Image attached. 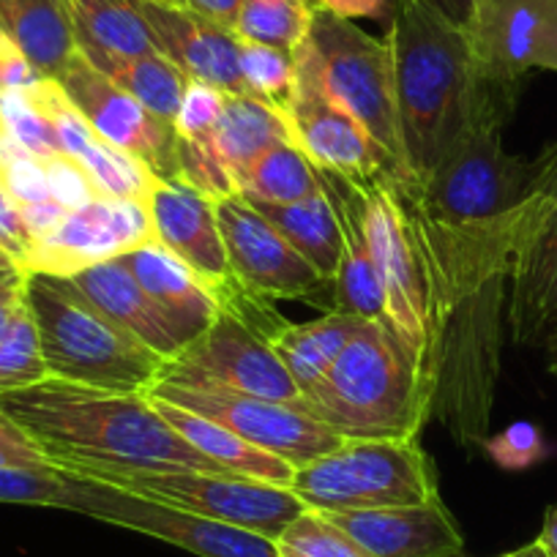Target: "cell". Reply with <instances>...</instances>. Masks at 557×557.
Instances as JSON below:
<instances>
[{
    "label": "cell",
    "mask_w": 557,
    "mask_h": 557,
    "mask_svg": "<svg viewBox=\"0 0 557 557\" xmlns=\"http://www.w3.org/2000/svg\"><path fill=\"white\" fill-rule=\"evenodd\" d=\"M394 181L424 271V380L432 418L459 446H481L490 437L511 268L528 224L530 191L500 216L454 224L426 211L416 181Z\"/></svg>",
    "instance_id": "cell-1"
},
{
    "label": "cell",
    "mask_w": 557,
    "mask_h": 557,
    "mask_svg": "<svg viewBox=\"0 0 557 557\" xmlns=\"http://www.w3.org/2000/svg\"><path fill=\"white\" fill-rule=\"evenodd\" d=\"M0 407L45 451L50 465L77 479L137 473H219L213 459L186 443L143 391H104L47 377L0 396Z\"/></svg>",
    "instance_id": "cell-2"
},
{
    "label": "cell",
    "mask_w": 557,
    "mask_h": 557,
    "mask_svg": "<svg viewBox=\"0 0 557 557\" xmlns=\"http://www.w3.org/2000/svg\"><path fill=\"white\" fill-rule=\"evenodd\" d=\"M385 45L405 162L412 181L424 184L468 126L486 85L475 74L468 34L421 0H394Z\"/></svg>",
    "instance_id": "cell-3"
},
{
    "label": "cell",
    "mask_w": 557,
    "mask_h": 557,
    "mask_svg": "<svg viewBox=\"0 0 557 557\" xmlns=\"http://www.w3.org/2000/svg\"><path fill=\"white\" fill-rule=\"evenodd\" d=\"M298 405L345 441L418 437L432 421L430 388L416 356L377 320L361 325Z\"/></svg>",
    "instance_id": "cell-4"
},
{
    "label": "cell",
    "mask_w": 557,
    "mask_h": 557,
    "mask_svg": "<svg viewBox=\"0 0 557 557\" xmlns=\"http://www.w3.org/2000/svg\"><path fill=\"white\" fill-rule=\"evenodd\" d=\"M25 304L50 377L123 394H148L159 383L168 361L101 314L69 278L28 273Z\"/></svg>",
    "instance_id": "cell-5"
},
{
    "label": "cell",
    "mask_w": 557,
    "mask_h": 557,
    "mask_svg": "<svg viewBox=\"0 0 557 557\" xmlns=\"http://www.w3.org/2000/svg\"><path fill=\"white\" fill-rule=\"evenodd\" d=\"M517 94L486 85L468 126L457 134L418 195L443 222H484L511 211L528 197L533 162L503 148V123Z\"/></svg>",
    "instance_id": "cell-6"
},
{
    "label": "cell",
    "mask_w": 557,
    "mask_h": 557,
    "mask_svg": "<svg viewBox=\"0 0 557 557\" xmlns=\"http://www.w3.org/2000/svg\"><path fill=\"white\" fill-rule=\"evenodd\" d=\"M293 55H301L325 94L367 128L388 159L391 175L412 181L401 148L394 63L385 39H374L352 20L314 7L307 39Z\"/></svg>",
    "instance_id": "cell-7"
},
{
    "label": "cell",
    "mask_w": 557,
    "mask_h": 557,
    "mask_svg": "<svg viewBox=\"0 0 557 557\" xmlns=\"http://www.w3.org/2000/svg\"><path fill=\"white\" fill-rule=\"evenodd\" d=\"M290 490L314 511L421 506L441 497L435 465L418 437H350L304 465Z\"/></svg>",
    "instance_id": "cell-8"
},
{
    "label": "cell",
    "mask_w": 557,
    "mask_h": 557,
    "mask_svg": "<svg viewBox=\"0 0 557 557\" xmlns=\"http://www.w3.org/2000/svg\"><path fill=\"white\" fill-rule=\"evenodd\" d=\"M148 396L216 421L251 446L285 459L296 470L325 457L345 441L323 421L309 416L298 401L293 405V401L262 399V396L240 394V391L219 388V385L173 383H157L148 388Z\"/></svg>",
    "instance_id": "cell-9"
},
{
    "label": "cell",
    "mask_w": 557,
    "mask_h": 557,
    "mask_svg": "<svg viewBox=\"0 0 557 557\" xmlns=\"http://www.w3.org/2000/svg\"><path fill=\"white\" fill-rule=\"evenodd\" d=\"M101 484H112L132 495L151 497L181 511L200 513L216 522L251 530L265 539H276L287 524L307 511V503L287 486L262 484L240 475L219 473H137L99 475Z\"/></svg>",
    "instance_id": "cell-10"
},
{
    "label": "cell",
    "mask_w": 557,
    "mask_h": 557,
    "mask_svg": "<svg viewBox=\"0 0 557 557\" xmlns=\"http://www.w3.org/2000/svg\"><path fill=\"white\" fill-rule=\"evenodd\" d=\"M513 345L539 347L557 334V139L533 162L528 224L508 293Z\"/></svg>",
    "instance_id": "cell-11"
},
{
    "label": "cell",
    "mask_w": 557,
    "mask_h": 557,
    "mask_svg": "<svg viewBox=\"0 0 557 557\" xmlns=\"http://www.w3.org/2000/svg\"><path fill=\"white\" fill-rule=\"evenodd\" d=\"M356 181L361 184L363 202H367L369 240H372L374 268H377L385 301V325L416 356L421 374H424V271H421V257H418V246L412 240L410 222H407L405 202H401L396 181L388 170Z\"/></svg>",
    "instance_id": "cell-12"
},
{
    "label": "cell",
    "mask_w": 557,
    "mask_h": 557,
    "mask_svg": "<svg viewBox=\"0 0 557 557\" xmlns=\"http://www.w3.org/2000/svg\"><path fill=\"white\" fill-rule=\"evenodd\" d=\"M159 383L219 385L273 401H301V388L271 342L224 312L164 363Z\"/></svg>",
    "instance_id": "cell-13"
},
{
    "label": "cell",
    "mask_w": 557,
    "mask_h": 557,
    "mask_svg": "<svg viewBox=\"0 0 557 557\" xmlns=\"http://www.w3.org/2000/svg\"><path fill=\"white\" fill-rule=\"evenodd\" d=\"M83 481L85 500L79 513L85 517L168 541L197 557H278L273 541L260 533L216 522L200 513L181 511L151 497H139L112 484H101V481Z\"/></svg>",
    "instance_id": "cell-14"
},
{
    "label": "cell",
    "mask_w": 557,
    "mask_h": 557,
    "mask_svg": "<svg viewBox=\"0 0 557 557\" xmlns=\"http://www.w3.org/2000/svg\"><path fill=\"white\" fill-rule=\"evenodd\" d=\"M151 240H157V235L146 202L99 197L69 211L50 233L36 238L25 271L69 278Z\"/></svg>",
    "instance_id": "cell-15"
},
{
    "label": "cell",
    "mask_w": 557,
    "mask_h": 557,
    "mask_svg": "<svg viewBox=\"0 0 557 557\" xmlns=\"http://www.w3.org/2000/svg\"><path fill=\"white\" fill-rule=\"evenodd\" d=\"M55 79L66 99L101 137L146 164L157 178H175L173 126L159 121L79 52Z\"/></svg>",
    "instance_id": "cell-16"
},
{
    "label": "cell",
    "mask_w": 557,
    "mask_h": 557,
    "mask_svg": "<svg viewBox=\"0 0 557 557\" xmlns=\"http://www.w3.org/2000/svg\"><path fill=\"white\" fill-rule=\"evenodd\" d=\"M230 271L260 296L304 298L329 285L240 191L213 200Z\"/></svg>",
    "instance_id": "cell-17"
},
{
    "label": "cell",
    "mask_w": 557,
    "mask_h": 557,
    "mask_svg": "<svg viewBox=\"0 0 557 557\" xmlns=\"http://www.w3.org/2000/svg\"><path fill=\"white\" fill-rule=\"evenodd\" d=\"M296 79H293L290 101L285 104L287 126L293 143L304 157L325 173L345 178H369L388 170L391 164L367 128L347 110H342L323 90L314 72L301 55H293Z\"/></svg>",
    "instance_id": "cell-18"
},
{
    "label": "cell",
    "mask_w": 557,
    "mask_h": 557,
    "mask_svg": "<svg viewBox=\"0 0 557 557\" xmlns=\"http://www.w3.org/2000/svg\"><path fill=\"white\" fill-rule=\"evenodd\" d=\"M139 14L151 30L153 47L186 79L206 83L227 96H244L240 41L233 28L159 0H137Z\"/></svg>",
    "instance_id": "cell-19"
},
{
    "label": "cell",
    "mask_w": 557,
    "mask_h": 557,
    "mask_svg": "<svg viewBox=\"0 0 557 557\" xmlns=\"http://www.w3.org/2000/svg\"><path fill=\"white\" fill-rule=\"evenodd\" d=\"M546 0H481L465 28L475 74L484 85L517 94L530 69H539Z\"/></svg>",
    "instance_id": "cell-20"
},
{
    "label": "cell",
    "mask_w": 557,
    "mask_h": 557,
    "mask_svg": "<svg viewBox=\"0 0 557 557\" xmlns=\"http://www.w3.org/2000/svg\"><path fill=\"white\" fill-rule=\"evenodd\" d=\"M323 513L369 557H457L465 549L462 530L441 497L421 506Z\"/></svg>",
    "instance_id": "cell-21"
},
{
    "label": "cell",
    "mask_w": 557,
    "mask_h": 557,
    "mask_svg": "<svg viewBox=\"0 0 557 557\" xmlns=\"http://www.w3.org/2000/svg\"><path fill=\"white\" fill-rule=\"evenodd\" d=\"M28 90L36 99V104L47 112L52 126H55L61 151L66 153V157L77 159V162L88 170L90 178H94L96 186L101 189V195L115 197V200L148 202V195H151V186L153 181H157V175H151V170H148L146 164L137 162L134 157H128L126 151L112 146L110 139L101 137V134L79 115L77 107L66 99V94L61 90L58 79L41 77L39 83Z\"/></svg>",
    "instance_id": "cell-22"
},
{
    "label": "cell",
    "mask_w": 557,
    "mask_h": 557,
    "mask_svg": "<svg viewBox=\"0 0 557 557\" xmlns=\"http://www.w3.org/2000/svg\"><path fill=\"white\" fill-rule=\"evenodd\" d=\"M146 208L151 213L157 244L186 262L208 285L233 273L211 197L181 181L157 178Z\"/></svg>",
    "instance_id": "cell-23"
},
{
    "label": "cell",
    "mask_w": 557,
    "mask_h": 557,
    "mask_svg": "<svg viewBox=\"0 0 557 557\" xmlns=\"http://www.w3.org/2000/svg\"><path fill=\"white\" fill-rule=\"evenodd\" d=\"M320 189L331 200L342 233V260L334 276V309L363 320L385 323V301L374 268L372 240H369L367 202L356 178L318 170Z\"/></svg>",
    "instance_id": "cell-24"
},
{
    "label": "cell",
    "mask_w": 557,
    "mask_h": 557,
    "mask_svg": "<svg viewBox=\"0 0 557 557\" xmlns=\"http://www.w3.org/2000/svg\"><path fill=\"white\" fill-rule=\"evenodd\" d=\"M117 260L134 273L143 290L162 309L184 347L219 318V304L211 285L157 240L128 251Z\"/></svg>",
    "instance_id": "cell-25"
},
{
    "label": "cell",
    "mask_w": 557,
    "mask_h": 557,
    "mask_svg": "<svg viewBox=\"0 0 557 557\" xmlns=\"http://www.w3.org/2000/svg\"><path fill=\"white\" fill-rule=\"evenodd\" d=\"M74 287L99 309L101 314L121 325L123 331L134 336L137 342L162 356L164 361H173L181 350L184 342L168 323L162 309L153 304V298L143 290L134 273L123 265L121 260L99 262L85 271L69 276Z\"/></svg>",
    "instance_id": "cell-26"
},
{
    "label": "cell",
    "mask_w": 557,
    "mask_h": 557,
    "mask_svg": "<svg viewBox=\"0 0 557 557\" xmlns=\"http://www.w3.org/2000/svg\"><path fill=\"white\" fill-rule=\"evenodd\" d=\"M153 405H157V410L162 412L164 421H168L186 443H191L197 451L206 454L208 459H213V462H216L219 468L227 470V473L240 475V479L262 481V484L287 486V490H290L296 468L287 465L285 459H278L273 457V454L262 451V448L251 446V443H246L244 437H238L235 432L224 430L216 421H208V418L184 410V407H175L162 399H153Z\"/></svg>",
    "instance_id": "cell-27"
},
{
    "label": "cell",
    "mask_w": 557,
    "mask_h": 557,
    "mask_svg": "<svg viewBox=\"0 0 557 557\" xmlns=\"http://www.w3.org/2000/svg\"><path fill=\"white\" fill-rule=\"evenodd\" d=\"M0 34L25 52L41 77L55 79L77 55L63 0H0Z\"/></svg>",
    "instance_id": "cell-28"
},
{
    "label": "cell",
    "mask_w": 557,
    "mask_h": 557,
    "mask_svg": "<svg viewBox=\"0 0 557 557\" xmlns=\"http://www.w3.org/2000/svg\"><path fill=\"white\" fill-rule=\"evenodd\" d=\"M251 206L282 233V238L304 260L312 262L314 271L329 285L334 282L342 260V233L334 206H331L323 189L301 202H285V206H278V202H251Z\"/></svg>",
    "instance_id": "cell-29"
},
{
    "label": "cell",
    "mask_w": 557,
    "mask_h": 557,
    "mask_svg": "<svg viewBox=\"0 0 557 557\" xmlns=\"http://www.w3.org/2000/svg\"><path fill=\"white\" fill-rule=\"evenodd\" d=\"M213 143H216L219 157L227 164L233 178H238V173H244L268 148H273L276 143H293V134L285 112L278 107L244 94L224 99Z\"/></svg>",
    "instance_id": "cell-30"
},
{
    "label": "cell",
    "mask_w": 557,
    "mask_h": 557,
    "mask_svg": "<svg viewBox=\"0 0 557 557\" xmlns=\"http://www.w3.org/2000/svg\"><path fill=\"white\" fill-rule=\"evenodd\" d=\"M363 323H367L363 318L331 309L312 323H290L273 339V350L285 361L287 372L301 388V396L325 377Z\"/></svg>",
    "instance_id": "cell-31"
},
{
    "label": "cell",
    "mask_w": 557,
    "mask_h": 557,
    "mask_svg": "<svg viewBox=\"0 0 557 557\" xmlns=\"http://www.w3.org/2000/svg\"><path fill=\"white\" fill-rule=\"evenodd\" d=\"M79 52L157 55L137 0H63Z\"/></svg>",
    "instance_id": "cell-32"
},
{
    "label": "cell",
    "mask_w": 557,
    "mask_h": 557,
    "mask_svg": "<svg viewBox=\"0 0 557 557\" xmlns=\"http://www.w3.org/2000/svg\"><path fill=\"white\" fill-rule=\"evenodd\" d=\"M79 55L88 58L99 72H104L112 83L121 85L159 121L175 128V117H178L181 99H184V88L189 79L168 58H162L159 52L137 58L110 55V52H79Z\"/></svg>",
    "instance_id": "cell-33"
},
{
    "label": "cell",
    "mask_w": 557,
    "mask_h": 557,
    "mask_svg": "<svg viewBox=\"0 0 557 557\" xmlns=\"http://www.w3.org/2000/svg\"><path fill=\"white\" fill-rule=\"evenodd\" d=\"M238 191L251 202H301L320 191L318 168L296 148V143H276L257 157L235 178Z\"/></svg>",
    "instance_id": "cell-34"
},
{
    "label": "cell",
    "mask_w": 557,
    "mask_h": 557,
    "mask_svg": "<svg viewBox=\"0 0 557 557\" xmlns=\"http://www.w3.org/2000/svg\"><path fill=\"white\" fill-rule=\"evenodd\" d=\"M314 17L312 0H244L233 34L251 45L296 52L307 39Z\"/></svg>",
    "instance_id": "cell-35"
},
{
    "label": "cell",
    "mask_w": 557,
    "mask_h": 557,
    "mask_svg": "<svg viewBox=\"0 0 557 557\" xmlns=\"http://www.w3.org/2000/svg\"><path fill=\"white\" fill-rule=\"evenodd\" d=\"M85 481L61 470L0 468V503L83 511Z\"/></svg>",
    "instance_id": "cell-36"
},
{
    "label": "cell",
    "mask_w": 557,
    "mask_h": 557,
    "mask_svg": "<svg viewBox=\"0 0 557 557\" xmlns=\"http://www.w3.org/2000/svg\"><path fill=\"white\" fill-rule=\"evenodd\" d=\"M278 557H369L323 511L307 508L273 539Z\"/></svg>",
    "instance_id": "cell-37"
},
{
    "label": "cell",
    "mask_w": 557,
    "mask_h": 557,
    "mask_svg": "<svg viewBox=\"0 0 557 557\" xmlns=\"http://www.w3.org/2000/svg\"><path fill=\"white\" fill-rule=\"evenodd\" d=\"M0 128H3L20 148H25V151L34 153V157L39 159H50L63 153L61 143H58L55 126H52V121L47 117V112L36 104V99L30 96L28 88L0 90Z\"/></svg>",
    "instance_id": "cell-38"
},
{
    "label": "cell",
    "mask_w": 557,
    "mask_h": 557,
    "mask_svg": "<svg viewBox=\"0 0 557 557\" xmlns=\"http://www.w3.org/2000/svg\"><path fill=\"white\" fill-rule=\"evenodd\" d=\"M240 77H244L246 94L285 112L293 94V79H296V63L285 50L240 41Z\"/></svg>",
    "instance_id": "cell-39"
},
{
    "label": "cell",
    "mask_w": 557,
    "mask_h": 557,
    "mask_svg": "<svg viewBox=\"0 0 557 557\" xmlns=\"http://www.w3.org/2000/svg\"><path fill=\"white\" fill-rule=\"evenodd\" d=\"M47 377L50 374H47L45 358H41L39 334H36L34 318L25 304L7 339L0 342V396L30 388Z\"/></svg>",
    "instance_id": "cell-40"
},
{
    "label": "cell",
    "mask_w": 557,
    "mask_h": 557,
    "mask_svg": "<svg viewBox=\"0 0 557 557\" xmlns=\"http://www.w3.org/2000/svg\"><path fill=\"white\" fill-rule=\"evenodd\" d=\"M486 457L508 473H522L552 457V446L533 421H513L506 430L481 443Z\"/></svg>",
    "instance_id": "cell-41"
},
{
    "label": "cell",
    "mask_w": 557,
    "mask_h": 557,
    "mask_svg": "<svg viewBox=\"0 0 557 557\" xmlns=\"http://www.w3.org/2000/svg\"><path fill=\"white\" fill-rule=\"evenodd\" d=\"M224 99L227 94L213 85L189 79L184 88V99H181L178 117H175V134L178 137H213L219 117H222Z\"/></svg>",
    "instance_id": "cell-42"
},
{
    "label": "cell",
    "mask_w": 557,
    "mask_h": 557,
    "mask_svg": "<svg viewBox=\"0 0 557 557\" xmlns=\"http://www.w3.org/2000/svg\"><path fill=\"white\" fill-rule=\"evenodd\" d=\"M45 170L52 200L66 208V211H74V208H83L104 197L99 186H96V181L90 178L88 170L77 159L66 157V153L45 159Z\"/></svg>",
    "instance_id": "cell-43"
},
{
    "label": "cell",
    "mask_w": 557,
    "mask_h": 557,
    "mask_svg": "<svg viewBox=\"0 0 557 557\" xmlns=\"http://www.w3.org/2000/svg\"><path fill=\"white\" fill-rule=\"evenodd\" d=\"M0 468L55 470L39 446L23 432V426L0 407Z\"/></svg>",
    "instance_id": "cell-44"
},
{
    "label": "cell",
    "mask_w": 557,
    "mask_h": 557,
    "mask_svg": "<svg viewBox=\"0 0 557 557\" xmlns=\"http://www.w3.org/2000/svg\"><path fill=\"white\" fill-rule=\"evenodd\" d=\"M0 249L12 255L23 268L34 249V233L25 224L23 208L12 200L3 184H0Z\"/></svg>",
    "instance_id": "cell-45"
},
{
    "label": "cell",
    "mask_w": 557,
    "mask_h": 557,
    "mask_svg": "<svg viewBox=\"0 0 557 557\" xmlns=\"http://www.w3.org/2000/svg\"><path fill=\"white\" fill-rule=\"evenodd\" d=\"M39 79L41 74L25 58V52L7 34H0V90L34 88Z\"/></svg>",
    "instance_id": "cell-46"
},
{
    "label": "cell",
    "mask_w": 557,
    "mask_h": 557,
    "mask_svg": "<svg viewBox=\"0 0 557 557\" xmlns=\"http://www.w3.org/2000/svg\"><path fill=\"white\" fill-rule=\"evenodd\" d=\"M312 3L345 20H388L394 12V0H312Z\"/></svg>",
    "instance_id": "cell-47"
},
{
    "label": "cell",
    "mask_w": 557,
    "mask_h": 557,
    "mask_svg": "<svg viewBox=\"0 0 557 557\" xmlns=\"http://www.w3.org/2000/svg\"><path fill=\"white\" fill-rule=\"evenodd\" d=\"M159 3H168V7H175V9H186V12H195L200 14V17L213 20V23L224 25V28H233L244 0H159Z\"/></svg>",
    "instance_id": "cell-48"
},
{
    "label": "cell",
    "mask_w": 557,
    "mask_h": 557,
    "mask_svg": "<svg viewBox=\"0 0 557 557\" xmlns=\"http://www.w3.org/2000/svg\"><path fill=\"white\" fill-rule=\"evenodd\" d=\"M539 69H549V72H557V0H546L544 41H541Z\"/></svg>",
    "instance_id": "cell-49"
},
{
    "label": "cell",
    "mask_w": 557,
    "mask_h": 557,
    "mask_svg": "<svg viewBox=\"0 0 557 557\" xmlns=\"http://www.w3.org/2000/svg\"><path fill=\"white\" fill-rule=\"evenodd\" d=\"M426 7H432L435 12H441L443 17L451 20L457 28H468L470 20H473L475 9H479L481 0H421Z\"/></svg>",
    "instance_id": "cell-50"
},
{
    "label": "cell",
    "mask_w": 557,
    "mask_h": 557,
    "mask_svg": "<svg viewBox=\"0 0 557 557\" xmlns=\"http://www.w3.org/2000/svg\"><path fill=\"white\" fill-rule=\"evenodd\" d=\"M25 282H28V271L12 255L0 249V293L23 290Z\"/></svg>",
    "instance_id": "cell-51"
},
{
    "label": "cell",
    "mask_w": 557,
    "mask_h": 557,
    "mask_svg": "<svg viewBox=\"0 0 557 557\" xmlns=\"http://www.w3.org/2000/svg\"><path fill=\"white\" fill-rule=\"evenodd\" d=\"M25 307V287L23 290L12 293H0V342L7 339V334L12 331L14 320L23 312Z\"/></svg>",
    "instance_id": "cell-52"
},
{
    "label": "cell",
    "mask_w": 557,
    "mask_h": 557,
    "mask_svg": "<svg viewBox=\"0 0 557 557\" xmlns=\"http://www.w3.org/2000/svg\"><path fill=\"white\" fill-rule=\"evenodd\" d=\"M539 541L552 557H557V506H549L544 513V524H541Z\"/></svg>",
    "instance_id": "cell-53"
},
{
    "label": "cell",
    "mask_w": 557,
    "mask_h": 557,
    "mask_svg": "<svg viewBox=\"0 0 557 557\" xmlns=\"http://www.w3.org/2000/svg\"><path fill=\"white\" fill-rule=\"evenodd\" d=\"M508 557H552V555L544 549V544H541V541L535 539V541H530V544L519 546V549L508 552Z\"/></svg>",
    "instance_id": "cell-54"
},
{
    "label": "cell",
    "mask_w": 557,
    "mask_h": 557,
    "mask_svg": "<svg viewBox=\"0 0 557 557\" xmlns=\"http://www.w3.org/2000/svg\"><path fill=\"white\" fill-rule=\"evenodd\" d=\"M549 372L557 377V352H549Z\"/></svg>",
    "instance_id": "cell-55"
},
{
    "label": "cell",
    "mask_w": 557,
    "mask_h": 557,
    "mask_svg": "<svg viewBox=\"0 0 557 557\" xmlns=\"http://www.w3.org/2000/svg\"><path fill=\"white\" fill-rule=\"evenodd\" d=\"M546 347H549V352H557V334L546 342Z\"/></svg>",
    "instance_id": "cell-56"
},
{
    "label": "cell",
    "mask_w": 557,
    "mask_h": 557,
    "mask_svg": "<svg viewBox=\"0 0 557 557\" xmlns=\"http://www.w3.org/2000/svg\"><path fill=\"white\" fill-rule=\"evenodd\" d=\"M500 557H508V552H506V555H500Z\"/></svg>",
    "instance_id": "cell-57"
}]
</instances>
